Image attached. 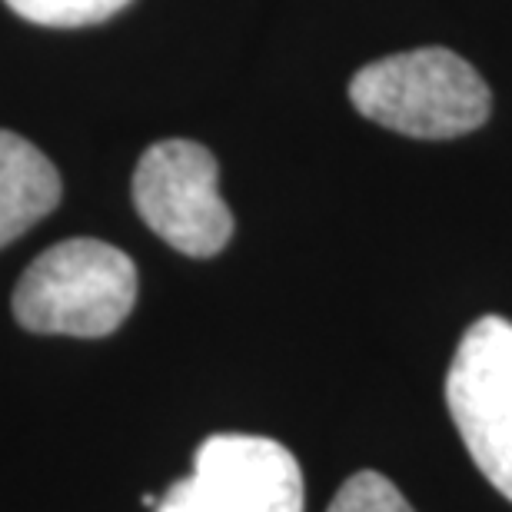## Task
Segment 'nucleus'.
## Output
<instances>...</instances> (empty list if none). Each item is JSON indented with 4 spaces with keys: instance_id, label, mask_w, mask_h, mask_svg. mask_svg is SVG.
I'll list each match as a JSON object with an SVG mask.
<instances>
[{
    "instance_id": "nucleus-1",
    "label": "nucleus",
    "mask_w": 512,
    "mask_h": 512,
    "mask_svg": "<svg viewBox=\"0 0 512 512\" xmlns=\"http://www.w3.org/2000/svg\"><path fill=\"white\" fill-rule=\"evenodd\" d=\"M137 303V266L104 240L74 237L27 266L14 290V316L30 333L100 340L120 330Z\"/></svg>"
},
{
    "instance_id": "nucleus-2",
    "label": "nucleus",
    "mask_w": 512,
    "mask_h": 512,
    "mask_svg": "<svg viewBox=\"0 0 512 512\" xmlns=\"http://www.w3.org/2000/svg\"><path fill=\"white\" fill-rule=\"evenodd\" d=\"M350 100L366 120L419 140H449L489 120L486 80L446 47L383 57L350 80Z\"/></svg>"
},
{
    "instance_id": "nucleus-3",
    "label": "nucleus",
    "mask_w": 512,
    "mask_h": 512,
    "mask_svg": "<svg viewBox=\"0 0 512 512\" xmlns=\"http://www.w3.org/2000/svg\"><path fill=\"white\" fill-rule=\"evenodd\" d=\"M133 207L163 243L187 256H217L233 237L220 197L217 157L197 140H160L133 170Z\"/></svg>"
},
{
    "instance_id": "nucleus-4",
    "label": "nucleus",
    "mask_w": 512,
    "mask_h": 512,
    "mask_svg": "<svg viewBox=\"0 0 512 512\" xmlns=\"http://www.w3.org/2000/svg\"><path fill=\"white\" fill-rule=\"evenodd\" d=\"M449 416L476 469L512 503V323L479 316L446 376Z\"/></svg>"
},
{
    "instance_id": "nucleus-5",
    "label": "nucleus",
    "mask_w": 512,
    "mask_h": 512,
    "mask_svg": "<svg viewBox=\"0 0 512 512\" xmlns=\"http://www.w3.org/2000/svg\"><path fill=\"white\" fill-rule=\"evenodd\" d=\"M193 489L207 512H303V473L276 439L220 433L193 459Z\"/></svg>"
},
{
    "instance_id": "nucleus-6",
    "label": "nucleus",
    "mask_w": 512,
    "mask_h": 512,
    "mask_svg": "<svg viewBox=\"0 0 512 512\" xmlns=\"http://www.w3.org/2000/svg\"><path fill=\"white\" fill-rule=\"evenodd\" d=\"M60 203V173L34 143L0 130V247L14 243Z\"/></svg>"
},
{
    "instance_id": "nucleus-7",
    "label": "nucleus",
    "mask_w": 512,
    "mask_h": 512,
    "mask_svg": "<svg viewBox=\"0 0 512 512\" xmlns=\"http://www.w3.org/2000/svg\"><path fill=\"white\" fill-rule=\"evenodd\" d=\"M17 17L40 27H87L120 14L130 0H4Z\"/></svg>"
},
{
    "instance_id": "nucleus-8",
    "label": "nucleus",
    "mask_w": 512,
    "mask_h": 512,
    "mask_svg": "<svg viewBox=\"0 0 512 512\" xmlns=\"http://www.w3.org/2000/svg\"><path fill=\"white\" fill-rule=\"evenodd\" d=\"M326 512H416L383 473H356L340 486Z\"/></svg>"
},
{
    "instance_id": "nucleus-9",
    "label": "nucleus",
    "mask_w": 512,
    "mask_h": 512,
    "mask_svg": "<svg viewBox=\"0 0 512 512\" xmlns=\"http://www.w3.org/2000/svg\"><path fill=\"white\" fill-rule=\"evenodd\" d=\"M153 512H207V506L200 503L197 489H193L190 476H187V479H177V483L157 499Z\"/></svg>"
}]
</instances>
